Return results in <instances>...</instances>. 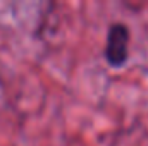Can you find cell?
I'll return each instance as SVG.
<instances>
[{
    "label": "cell",
    "mask_w": 148,
    "mask_h": 146,
    "mask_svg": "<svg viewBox=\"0 0 148 146\" xmlns=\"http://www.w3.org/2000/svg\"><path fill=\"white\" fill-rule=\"evenodd\" d=\"M107 64L119 69L129 59V28L124 23H114L107 33V43L103 50Z\"/></svg>",
    "instance_id": "1"
}]
</instances>
